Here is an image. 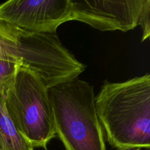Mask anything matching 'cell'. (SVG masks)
I'll return each instance as SVG.
<instances>
[{
	"instance_id": "6da1fadb",
	"label": "cell",
	"mask_w": 150,
	"mask_h": 150,
	"mask_svg": "<svg viewBox=\"0 0 150 150\" xmlns=\"http://www.w3.org/2000/svg\"><path fill=\"white\" fill-rule=\"evenodd\" d=\"M95 107L107 141L114 147H150V75L105 81Z\"/></svg>"
},
{
	"instance_id": "7a4b0ae2",
	"label": "cell",
	"mask_w": 150,
	"mask_h": 150,
	"mask_svg": "<svg viewBox=\"0 0 150 150\" xmlns=\"http://www.w3.org/2000/svg\"><path fill=\"white\" fill-rule=\"evenodd\" d=\"M0 57L19 62L36 73L48 89L78 78L86 68L62 45L57 33L28 32L1 19Z\"/></svg>"
},
{
	"instance_id": "3957f363",
	"label": "cell",
	"mask_w": 150,
	"mask_h": 150,
	"mask_svg": "<svg viewBox=\"0 0 150 150\" xmlns=\"http://www.w3.org/2000/svg\"><path fill=\"white\" fill-rule=\"evenodd\" d=\"M56 136L65 150H106L93 86L78 78L48 89Z\"/></svg>"
},
{
	"instance_id": "277c9868",
	"label": "cell",
	"mask_w": 150,
	"mask_h": 150,
	"mask_svg": "<svg viewBox=\"0 0 150 150\" xmlns=\"http://www.w3.org/2000/svg\"><path fill=\"white\" fill-rule=\"evenodd\" d=\"M4 95L6 111L14 125L34 148H43L56 133L48 88L42 79L20 66Z\"/></svg>"
},
{
	"instance_id": "5b68a950",
	"label": "cell",
	"mask_w": 150,
	"mask_h": 150,
	"mask_svg": "<svg viewBox=\"0 0 150 150\" xmlns=\"http://www.w3.org/2000/svg\"><path fill=\"white\" fill-rule=\"evenodd\" d=\"M71 16V0H11L0 4L1 20L34 33H57Z\"/></svg>"
},
{
	"instance_id": "8992f818",
	"label": "cell",
	"mask_w": 150,
	"mask_h": 150,
	"mask_svg": "<svg viewBox=\"0 0 150 150\" xmlns=\"http://www.w3.org/2000/svg\"><path fill=\"white\" fill-rule=\"evenodd\" d=\"M72 1L71 21L100 31L127 32L139 25L146 0H80Z\"/></svg>"
},
{
	"instance_id": "52a82bcc",
	"label": "cell",
	"mask_w": 150,
	"mask_h": 150,
	"mask_svg": "<svg viewBox=\"0 0 150 150\" xmlns=\"http://www.w3.org/2000/svg\"><path fill=\"white\" fill-rule=\"evenodd\" d=\"M0 150H35L10 120L0 92Z\"/></svg>"
},
{
	"instance_id": "ba28073f",
	"label": "cell",
	"mask_w": 150,
	"mask_h": 150,
	"mask_svg": "<svg viewBox=\"0 0 150 150\" xmlns=\"http://www.w3.org/2000/svg\"><path fill=\"white\" fill-rule=\"evenodd\" d=\"M21 63L12 58L0 57V92L4 93L16 77Z\"/></svg>"
},
{
	"instance_id": "9c48e42d",
	"label": "cell",
	"mask_w": 150,
	"mask_h": 150,
	"mask_svg": "<svg viewBox=\"0 0 150 150\" xmlns=\"http://www.w3.org/2000/svg\"><path fill=\"white\" fill-rule=\"evenodd\" d=\"M139 25L142 27V41L149 38L150 35V1L146 0L139 18Z\"/></svg>"
},
{
	"instance_id": "30bf717a",
	"label": "cell",
	"mask_w": 150,
	"mask_h": 150,
	"mask_svg": "<svg viewBox=\"0 0 150 150\" xmlns=\"http://www.w3.org/2000/svg\"><path fill=\"white\" fill-rule=\"evenodd\" d=\"M142 149H139V148L136 147H122L120 148V149H117V150H141Z\"/></svg>"
}]
</instances>
